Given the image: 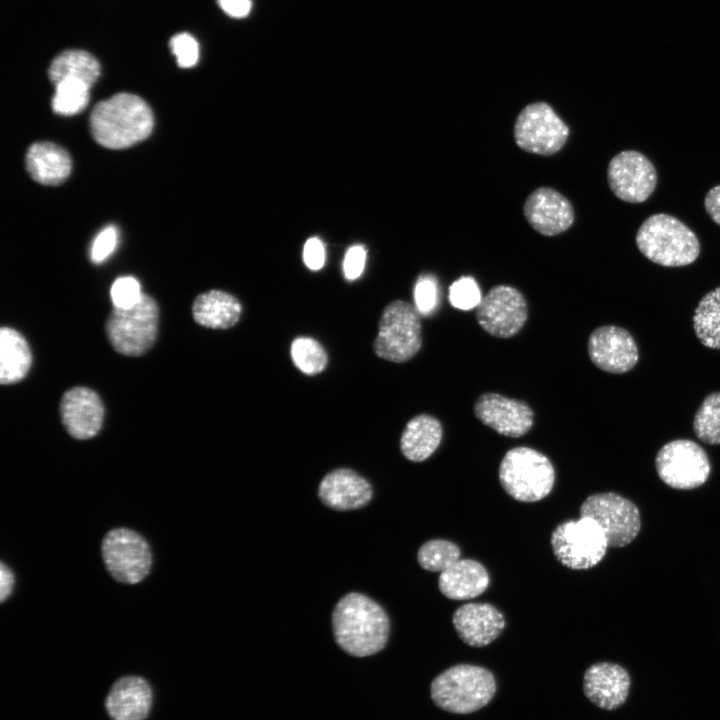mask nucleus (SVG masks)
Masks as SVG:
<instances>
[{"mask_svg": "<svg viewBox=\"0 0 720 720\" xmlns=\"http://www.w3.org/2000/svg\"><path fill=\"white\" fill-rule=\"evenodd\" d=\"M332 625L337 644L358 657L382 650L390 629L384 609L360 593H349L341 598L333 611Z\"/></svg>", "mask_w": 720, "mask_h": 720, "instance_id": "1", "label": "nucleus"}, {"mask_svg": "<svg viewBox=\"0 0 720 720\" xmlns=\"http://www.w3.org/2000/svg\"><path fill=\"white\" fill-rule=\"evenodd\" d=\"M89 123L97 143L109 149H124L150 135L154 118L142 98L118 93L94 106Z\"/></svg>", "mask_w": 720, "mask_h": 720, "instance_id": "2", "label": "nucleus"}, {"mask_svg": "<svg viewBox=\"0 0 720 720\" xmlns=\"http://www.w3.org/2000/svg\"><path fill=\"white\" fill-rule=\"evenodd\" d=\"M636 245L647 259L665 267L689 265L700 253L695 233L682 221L665 213L645 219L637 231Z\"/></svg>", "mask_w": 720, "mask_h": 720, "instance_id": "3", "label": "nucleus"}, {"mask_svg": "<svg viewBox=\"0 0 720 720\" xmlns=\"http://www.w3.org/2000/svg\"><path fill=\"white\" fill-rule=\"evenodd\" d=\"M496 692L494 675L484 667L459 664L439 674L431 683V698L441 709L468 714L487 705Z\"/></svg>", "mask_w": 720, "mask_h": 720, "instance_id": "4", "label": "nucleus"}, {"mask_svg": "<svg viewBox=\"0 0 720 720\" xmlns=\"http://www.w3.org/2000/svg\"><path fill=\"white\" fill-rule=\"evenodd\" d=\"M499 480L508 495L521 502H536L552 490L555 471L541 452L525 446L506 452L499 466Z\"/></svg>", "mask_w": 720, "mask_h": 720, "instance_id": "5", "label": "nucleus"}, {"mask_svg": "<svg viewBox=\"0 0 720 720\" xmlns=\"http://www.w3.org/2000/svg\"><path fill=\"white\" fill-rule=\"evenodd\" d=\"M159 307L156 300L143 293L131 308L114 307L105 330L111 346L126 356H141L151 349L157 338Z\"/></svg>", "mask_w": 720, "mask_h": 720, "instance_id": "6", "label": "nucleus"}, {"mask_svg": "<svg viewBox=\"0 0 720 720\" xmlns=\"http://www.w3.org/2000/svg\"><path fill=\"white\" fill-rule=\"evenodd\" d=\"M422 345V327L416 307L403 300L390 302L382 311L374 353L387 361L403 363Z\"/></svg>", "mask_w": 720, "mask_h": 720, "instance_id": "7", "label": "nucleus"}, {"mask_svg": "<svg viewBox=\"0 0 720 720\" xmlns=\"http://www.w3.org/2000/svg\"><path fill=\"white\" fill-rule=\"evenodd\" d=\"M551 546L557 560L574 570L596 566L609 547L600 525L586 516L558 525L551 535Z\"/></svg>", "mask_w": 720, "mask_h": 720, "instance_id": "8", "label": "nucleus"}, {"mask_svg": "<svg viewBox=\"0 0 720 720\" xmlns=\"http://www.w3.org/2000/svg\"><path fill=\"white\" fill-rule=\"evenodd\" d=\"M101 553L108 573L117 582L137 584L151 571L152 552L148 542L129 528H114L107 532Z\"/></svg>", "mask_w": 720, "mask_h": 720, "instance_id": "9", "label": "nucleus"}, {"mask_svg": "<svg viewBox=\"0 0 720 720\" xmlns=\"http://www.w3.org/2000/svg\"><path fill=\"white\" fill-rule=\"evenodd\" d=\"M514 139L522 150L542 156H550L565 145L569 128L545 102L525 106L514 124Z\"/></svg>", "mask_w": 720, "mask_h": 720, "instance_id": "10", "label": "nucleus"}, {"mask_svg": "<svg viewBox=\"0 0 720 720\" xmlns=\"http://www.w3.org/2000/svg\"><path fill=\"white\" fill-rule=\"evenodd\" d=\"M655 466L660 479L675 489H693L704 484L711 466L704 449L689 439L666 443L658 451Z\"/></svg>", "mask_w": 720, "mask_h": 720, "instance_id": "11", "label": "nucleus"}, {"mask_svg": "<svg viewBox=\"0 0 720 720\" xmlns=\"http://www.w3.org/2000/svg\"><path fill=\"white\" fill-rule=\"evenodd\" d=\"M580 516L594 519L602 528L609 547H623L632 542L640 527L637 506L623 496L606 492L589 496L580 507Z\"/></svg>", "mask_w": 720, "mask_h": 720, "instance_id": "12", "label": "nucleus"}, {"mask_svg": "<svg viewBox=\"0 0 720 720\" xmlns=\"http://www.w3.org/2000/svg\"><path fill=\"white\" fill-rule=\"evenodd\" d=\"M475 315L479 326L489 335L511 338L525 325L528 304L518 289L496 285L482 298Z\"/></svg>", "mask_w": 720, "mask_h": 720, "instance_id": "13", "label": "nucleus"}, {"mask_svg": "<svg viewBox=\"0 0 720 720\" xmlns=\"http://www.w3.org/2000/svg\"><path fill=\"white\" fill-rule=\"evenodd\" d=\"M607 181L613 194L620 200L641 203L654 192L657 172L653 163L644 154L626 150L610 160Z\"/></svg>", "mask_w": 720, "mask_h": 720, "instance_id": "14", "label": "nucleus"}, {"mask_svg": "<svg viewBox=\"0 0 720 720\" xmlns=\"http://www.w3.org/2000/svg\"><path fill=\"white\" fill-rule=\"evenodd\" d=\"M473 410L480 422L507 437L524 436L534 423V411L526 402L496 392L481 394Z\"/></svg>", "mask_w": 720, "mask_h": 720, "instance_id": "15", "label": "nucleus"}, {"mask_svg": "<svg viewBox=\"0 0 720 720\" xmlns=\"http://www.w3.org/2000/svg\"><path fill=\"white\" fill-rule=\"evenodd\" d=\"M588 355L599 369L613 374L630 371L639 359L638 347L632 335L624 328L604 325L590 334Z\"/></svg>", "mask_w": 720, "mask_h": 720, "instance_id": "16", "label": "nucleus"}, {"mask_svg": "<svg viewBox=\"0 0 720 720\" xmlns=\"http://www.w3.org/2000/svg\"><path fill=\"white\" fill-rule=\"evenodd\" d=\"M104 404L96 391L84 386L67 390L60 402V417L66 431L75 439L96 436L104 421Z\"/></svg>", "mask_w": 720, "mask_h": 720, "instance_id": "17", "label": "nucleus"}, {"mask_svg": "<svg viewBox=\"0 0 720 720\" xmlns=\"http://www.w3.org/2000/svg\"><path fill=\"white\" fill-rule=\"evenodd\" d=\"M523 213L528 224L544 236H555L568 230L574 222L571 202L551 187H539L526 199Z\"/></svg>", "mask_w": 720, "mask_h": 720, "instance_id": "18", "label": "nucleus"}, {"mask_svg": "<svg viewBox=\"0 0 720 720\" xmlns=\"http://www.w3.org/2000/svg\"><path fill=\"white\" fill-rule=\"evenodd\" d=\"M630 685L627 670L610 662L592 664L583 678L585 696L604 710H615L622 706L629 695Z\"/></svg>", "mask_w": 720, "mask_h": 720, "instance_id": "19", "label": "nucleus"}, {"mask_svg": "<svg viewBox=\"0 0 720 720\" xmlns=\"http://www.w3.org/2000/svg\"><path fill=\"white\" fill-rule=\"evenodd\" d=\"M454 628L469 646L483 647L494 641L505 627L503 614L488 603H467L453 614Z\"/></svg>", "mask_w": 720, "mask_h": 720, "instance_id": "20", "label": "nucleus"}, {"mask_svg": "<svg viewBox=\"0 0 720 720\" xmlns=\"http://www.w3.org/2000/svg\"><path fill=\"white\" fill-rule=\"evenodd\" d=\"M370 483L347 468L335 469L322 479L319 485V497L329 508L335 510L359 509L372 498Z\"/></svg>", "mask_w": 720, "mask_h": 720, "instance_id": "21", "label": "nucleus"}, {"mask_svg": "<svg viewBox=\"0 0 720 720\" xmlns=\"http://www.w3.org/2000/svg\"><path fill=\"white\" fill-rule=\"evenodd\" d=\"M152 694L147 682L129 676L118 680L111 688L106 707L114 720H144L151 707Z\"/></svg>", "mask_w": 720, "mask_h": 720, "instance_id": "22", "label": "nucleus"}, {"mask_svg": "<svg viewBox=\"0 0 720 720\" xmlns=\"http://www.w3.org/2000/svg\"><path fill=\"white\" fill-rule=\"evenodd\" d=\"M490 578L485 567L472 559H459L440 573V592L452 600H468L482 594Z\"/></svg>", "mask_w": 720, "mask_h": 720, "instance_id": "23", "label": "nucleus"}, {"mask_svg": "<svg viewBox=\"0 0 720 720\" xmlns=\"http://www.w3.org/2000/svg\"><path fill=\"white\" fill-rule=\"evenodd\" d=\"M71 158L61 146L51 142L32 144L26 153V168L36 182L58 185L71 172Z\"/></svg>", "mask_w": 720, "mask_h": 720, "instance_id": "24", "label": "nucleus"}, {"mask_svg": "<svg viewBox=\"0 0 720 720\" xmlns=\"http://www.w3.org/2000/svg\"><path fill=\"white\" fill-rule=\"evenodd\" d=\"M242 305L232 294L222 290H209L199 294L192 305L196 323L211 329H228L240 319Z\"/></svg>", "mask_w": 720, "mask_h": 720, "instance_id": "25", "label": "nucleus"}, {"mask_svg": "<svg viewBox=\"0 0 720 720\" xmlns=\"http://www.w3.org/2000/svg\"><path fill=\"white\" fill-rule=\"evenodd\" d=\"M443 436L441 422L430 414H419L410 419L400 438L404 457L412 462H422L438 448Z\"/></svg>", "mask_w": 720, "mask_h": 720, "instance_id": "26", "label": "nucleus"}, {"mask_svg": "<svg viewBox=\"0 0 720 720\" xmlns=\"http://www.w3.org/2000/svg\"><path fill=\"white\" fill-rule=\"evenodd\" d=\"M32 365V352L25 337L11 327L0 329V382L10 385L23 380Z\"/></svg>", "mask_w": 720, "mask_h": 720, "instance_id": "27", "label": "nucleus"}, {"mask_svg": "<svg viewBox=\"0 0 720 720\" xmlns=\"http://www.w3.org/2000/svg\"><path fill=\"white\" fill-rule=\"evenodd\" d=\"M48 75L54 85L64 79H78L92 86L100 76V64L86 51L65 50L53 59Z\"/></svg>", "mask_w": 720, "mask_h": 720, "instance_id": "28", "label": "nucleus"}, {"mask_svg": "<svg viewBox=\"0 0 720 720\" xmlns=\"http://www.w3.org/2000/svg\"><path fill=\"white\" fill-rule=\"evenodd\" d=\"M693 327L705 347L720 349V287L700 300L693 315Z\"/></svg>", "mask_w": 720, "mask_h": 720, "instance_id": "29", "label": "nucleus"}, {"mask_svg": "<svg viewBox=\"0 0 720 720\" xmlns=\"http://www.w3.org/2000/svg\"><path fill=\"white\" fill-rule=\"evenodd\" d=\"M55 86L52 109L63 116L75 115L86 108L90 98L87 83L78 79H64Z\"/></svg>", "mask_w": 720, "mask_h": 720, "instance_id": "30", "label": "nucleus"}, {"mask_svg": "<svg viewBox=\"0 0 720 720\" xmlns=\"http://www.w3.org/2000/svg\"><path fill=\"white\" fill-rule=\"evenodd\" d=\"M693 430L703 442L720 444V392L705 397L694 416Z\"/></svg>", "mask_w": 720, "mask_h": 720, "instance_id": "31", "label": "nucleus"}, {"mask_svg": "<svg viewBox=\"0 0 720 720\" xmlns=\"http://www.w3.org/2000/svg\"><path fill=\"white\" fill-rule=\"evenodd\" d=\"M459 547L448 540L435 539L425 542L418 550L419 565L428 571L442 572L460 559Z\"/></svg>", "mask_w": 720, "mask_h": 720, "instance_id": "32", "label": "nucleus"}, {"mask_svg": "<svg viewBox=\"0 0 720 720\" xmlns=\"http://www.w3.org/2000/svg\"><path fill=\"white\" fill-rule=\"evenodd\" d=\"M291 356L294 364L309 375L323 371L328 362V356L323 346L308 337H299L292 342Z\"/></svg>", "mask_w": 720, "mask_h": 720, "instance_id": "33", "label": "nucleus"}, {"mask_svg": "<svg viewBox=\"0 0 720 720\" xmlns=\"http://www.w3.org/2000/svg\"><path fill=\"white\" fill-rule=\"evenodd\" d=\"M482 298L477 282L470 276L460 277L449 287V301L453 307L459 310L467 311L476 308Z\"/></svg>", "mask_w": 720, "mask_h": 720, "instance_id": "34", "label": "nucleus"}, {"mask_svg": "<svg viewBox=\"0 0 720 720\" xmlns=\"http://www.w3.org/2000/svg\"><path fill=\"white\" fill-rule=\"evenodd\" d=\"M111 300L114 307L127 309L134 306L141 298L142 292L137 279L125 276L117 278L111 286Z\"/></svg>", "mask_w": 720, "mask_h": 720, "instance_id": "35", "label": "nucleus"}, {"mask_svg": "<svg viewBox=\"0 0 720 720\" xmlns=\"http://www.w3.org/2000/svg\"><path fill=\"white\" fill-rule=\"evenodd\" d=\"M170 49L181 68L193 67L199 58V45L195 38L188 33H179L169 42Z\"/></svg>", "mask_w": 720, "mask_h": 720, "instance_id": "36", "label": "nucleus"}, {"mask_svg": "<svg viewBox=\"0 0 720 720\" xmlns=\"http://www.w3.org/2000/svg\"><path fill=\"white\" fill-rule=\"evenodd\" d=\"M415 307L419 313L429 314L437 305L438 289L434 278L423 275L414 288Z\"/></svg>", "mask_w": 720, "mask_h": 720, "instance_id": "37", "label": "nucleus"}, {"mask_svg": "<svg viewBox=\"0 0 720 720\" xmlns=\"http://www.w3.org/2000/svg\"><path fill=\"white\" fill-rule=\"evenodd\" d=\"M118 242V231L109 225L99 232L91 246V259L94 263L105 261L115 250Z\"/></svg>", "mask_w": 720, "mask_h": 720, "instance_id": "38", "label": "nucleus"}, {"mask_svg": "<svg viewBox=\"0 0 720 720\" xmlns=\"http://www.w3.org/2000/svg\"><path fill=\"white\" fill-rule=\"evenodd\" d=\"M366 261V250L361 245L350 247L344 257L343 271L347 280L357 279L363 272Z\"/></svg>", "mask_w": 720, "mask_h": 720, "instance_id": "39", "label": "nucleus"}, {"mask_svg": "<svg viewBox=\"0 0 720 720\" xmlns=\"http://www.w3.org/2000/svg\"><path fill=\"white\" fill-rule=\"evenodd\" d=\"M303 261L311 270H319L325 262V249L317 237L309 238L303 248Z\"/></svg>", "mask_w": 720, "mask_h": 720, "instance_id": "40", "label": "nucleus"}, {"mask_svg": "<svg viewBox=\"0 0 720 720\" xmlns=\"http://www.w3.org/2000/svg\"><path fill=\"white\" fill-rule=\"evenodd\" d=\"M221 9L231 17H246L251 10V0H218Z\"/></svg>", "mask_w": 720, "mask_h": 720, "instance_id": "41", "label": "nucleus"}, {"mask_svg": "<svg viewBox=\"0 0 720 720\" xmlns=\"http://www.w3.org/2000/svg\"><path fill=\"white\" fill-rule=\"evenodd\" d=\"M704 207L709 217L720 225V185L708 191L704 199Z\"/></svg>", "mask_w": 720, "mask_h": 720, "instance_id": "42", "label": "nucleus"}, {"mask_svg": "<svg viewBox=\"0 0 720 720\" xmlns=\"http://www.w3.org/2000/svg\"><path fill=\"white\" fill-rule=\"evenodd\" d=\"M15 577L11 569L3 562L0 565V600L3 603L11 595Z\"/></svg>", "mask_w": 720, "mask_h": 720, "instance_id": "43", "label": "nucleus"}]
</instances>
